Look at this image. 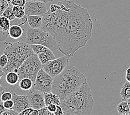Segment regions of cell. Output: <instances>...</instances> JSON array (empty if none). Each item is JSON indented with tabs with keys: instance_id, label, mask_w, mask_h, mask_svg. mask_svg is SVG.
Segmentation results:
<instances>
[{
	"instance_id": "cell-27",
	"label": "cell",
	"mask_w": 130,
	"mask_h": 115,
	"mask_svg": "<svg viewBox=\"0 0 130 115\" xmlns=\"http://www.w3.org/2000/svg\"><path fill=\"white\" fill-rule=\"evenodd\" d=\"M26 2V0H12L11 5L13 6H20L23 7L25 6Z\"/></svg>"
},
{
	"instance_id": "cell-20",
	"label": "cell",
	"mask_w": 130,
	"mask_h": 115,
	"mask_svg": "<svg viewBox=\"0 0 130 115\" xmlns=\"http://www.w3.org/2000/svg\"><path fill=\"white\" fill-rule=\"evenodd\" d=\"M117 111L120 114H130V110L126 100H122L117 106Z\"/></svg>"
},
{
	"instance_id": "cell-42",
	"label": "cell",
	"mask_w": 130,
	"mask_h": 115,
	"mask_svg": "<svg viewBox=\"0 0 130 115\" xmlns=\"http://www.w3.org/2000/svg\"><path fill=\"white\" fill-rule=\"evenodd\" d=\"M27 1H41V0H26Z\"/></svg>"
},
{
	"instance_id": "cell-30",
	"label": "cell",
	"mask_w": 130,
	"mask_h": 115,
	"mask_svg": "<svg viewBox=\"0 0 130 115\" xmlns=\"http://www.w3.org/2000/svg\"><path fill=\"white\" fill-rule=\"evenodd\" d=\"M34 110H35V108H33L31 107L27 108L26 109L21 112L19 113V115H31Z\"/></svg>"
},
{
	"instance_id": "cell-13",
	"label": "cell",
	"mask_w": 130,
	"mask_h": 115,
	"mask_svg": "<svg viewBox=\"0 0 130 115\" xmlns=\"http://www.w3.org/2000/svg\"><path fill=\"white\" fill-rule=\"evenodd\" d=\"M12 100L14 106L13 108L18 113H20L27 108L30 107V104L27 95H19L16 93L12 94Z\"/></svg>"
},
{
	"instance_id": "cell-31",
	"label": "cell",
	"mask_w": 130,
	"mask_h": 115,
	"mask_svg": "<svg viewBox=\"0 0 130 115\" xmlns=\"http://www.w3.org/2000/svg\"><path fill=\"white\" fill-rule=\"evenodd\" d=\"M18 114H19V113H18L17 111H15L13 108L6 110L2 114V115H18Z\"/></svg>"
},
{
	"instance_id": "cell-16",
	"label": "cell",
	"mask_w": 130,
	"mask_h": 115,
	"mask_svg": "<svg viewBox=\"0 0 130 115\" xmlns=\"http://www.w3.org/2000/svg\"><path fill=\"white\" fill-rule=\"evenodd\" d=\"M23 30L20 25L11 26L8 30V36L12 39H18L22 36Z\"/></svg>"
},
{
	"instance_id": "cell-37",
	"label": "cell",
	"mask_w": 130,
	"mask_h": 115,
	"mask_svg": "<svg viewBox=\"0 0 130 115\" xmlns=\"http://www.w3.org/2000/svg\"><path fill=\"white\" fill-rule=\"evenodd\" d=\"M21 20V21H22V23L20 24H19L20 26H22V25H23V24H25L27 22V15H26L25 16H24V17H23L22 18V19Z\"/></svg>"
},
{
	"instance_id": "cell-8",
	"label": "cell",
	"mask_w": 130,
	"mask_h": 115,
	"mask_svg": "<svg viewBox=\"0 0 130 115\" xmlns=\"http://www.w3.org/2000/svg\"><path fill=\"white\" fill-rule=\"evenodd\" d=\"M69 64V58L64 55L51 60L42 65V69L52 77H55L60 74Z\"/></svg>"
},
{
	"instance_id": "cell-28",
	"label": "cell",
	"mask_w": 130,
	"mask_h": 115,
	"mask_svg": "<svg viewBox=\"0 0 130 115\" xmlns=\"http://www.w3.org/2000/svg\"><path fill=\"white\" fill-rule=\"evenodd\" d=\"M9 5L5 0H0V15H1L3 12L7 8Z\"/></svg>"
},
{
	"instance_id": "cell-36",
	"label": "cell",
	"mask_w": 130,
	"mask_h": 115,
	"mask_svg": "<svg viewBox=\"0 0 130 115\" xmlns=\"http://www.w3.org/2000/svg\"><path fill=\"white\" fill-rule=\"evenodd\" d=\"M6 110L7 109H6L4 106V105H3V102H0V114L2 115L3 113H4Z\"/></svg>"
},
{
	"instance_id": "cell-40",
	"label": "cell",
	"mask_w": 130,
	"mask_h": 115,
	"mask_svg": "<svg viewBox=\"0 0 130 115\" xmlns=\"http://www.w3.org/2000/svg\"><path fill=\"white\" fill-rule=\"evenodd\" d=\"M126 101H127V102L128 105V106H129V110H130V98H128V100H127Z\"/></svg>"
},
{
	"instance_id": "cell-41",
	"label": "cell",
	"mask_w": 130,
	"mask_h": 115,
	"mask_svg": "<svg viewBox=\"0 0 130 115\" xmlns=\"http://www.w3.org/2000/svg\"><path fill=\"white\" fill-rule=\"evenodd\" d=\"M5 1L7 2L8 4H11V2H12V0H5Z\"/></svg>"
},
{
	"instance_id": "cell-39",
	"label": "cell",
	"mask_w": 130,
	"mask_h": 115,
	"mask_svg": "<svg viewBox=\"0 0 130 115\" xmlns=\"http://www.w3.org/2000/svg\"><path fill=\"white\" fill-rule=\"evenodd\" d=\"M53 1V0H41V1L44 2L45 4H47V3L52 2Z\"/></svg>"
},
{
	"instance_id": "cell-2",
	"label": "cell",
	"mask_w": 130,
	"mask_h": 115,
	"mask_svg": "<svg viewBox=\"0 0 130 115\" xmlns=\"http://www.w3.org/2000/svg\"><path fill=\"white\" fill-rule=\"evenodd\" d=\"M71 0H64L52 4L43 16L41 29L47 31L56 40L59 51L64 44L65 35L69 20Z\"/></svg>"
},
{
	"instance_id": "cell-33",
	"label": "cell",
	"mask_w": 130,
	"mask_h": 115,
	"mask_svg": "<svg viewBox=\"0 0 130 115\" xmlns=\"http://www.w3.org/2000/svg\"><path fill=\"white\" fill-rule=\"evenodd\" d=\"M64 114L63 111L60 105H57L56 111L54 112V115H63Z\"/></svg>"
},
{
	"instance_id": "cell-5",
	"label": "cell",
	"mask_w": 130,
	"mask_h": 115,
	"mask_svg": "<svg viewBox=\"0 0 130 115\" xmlns=\"http://www.w3.org/2000/svg\"><path fill=\"white\" fill-rule=\"evenodd\" d=\"M4 54L7 56L8 63L3 68L6 74L10 71H18V68L24 61L32 51L30 45L26 42L18 41L14 43L5 42Z\"/></svg>"
},
{
	"instance_id": "cell-38",
	"label": "cell",
	"mask_w": 130,
	"mask_h": 115,
	"mask_svg": "<svg viewBox=\"0 0 130 115\" xmlns=\"http://www.w3.org/2000/svg\"><path fill=\"white\" fill-rule=\"evenodd\" d=\"M31 115H39L38 110H37V109L34 110V111H33V112L32 113Z\"/></svg>"
},
{
	"instance_id": "cell-4",
	"label": "cell",
	"mask_w": 130,
	"mask_h": 115,
	"mask_svg": "<svg viewBox=\"0 0 130 115\" xmlns=\"http://www.w3.org/2000/svg\"><path fill=\"white\" fill-rule=\"evenodd\" d=\"M86 82L85 76L78 68L68 65L62 72L54 77L52 92L57 95L61 102Z\"/></svg>"
},
{
	"instance_id": "cell-32",
	"label": "cell",
	"mask_w": 130,
	"mask_h": 115,
	"mask_svg": "<svg viewBox=\"0 0 130 115\" xmlns=\"http://www.w3.org/2000/svg\"><path fill=\"white\" fill-rule=\"evenodd\" d=\"M4 75H6V74L4 72V71H3L2 68L0 67V80H1V77ZM4 92V88H3V87L1 85V84H0V97H1L2 94Z\"/></svg>"
},
{
	"instance_id": "cell-3",
	"label": "cell",
	"mask_w": 130,
	"mask_h": 115,
	"mask_svg": "<svg viewBox=\"0 0 130 115\" xmlns=\"http://www.w3.org/2000/svg\"><path fill=\"white\" fill-rule=\"evenodd\" d=\"M94 105L92 92L87 82L61 102L60 106L66 115H89Z\"/></svg>"
},
{
	"instance_id": "cell-35",
	"label": "cell",
	"mask_w": 130,
	"mask_h": 115,
	"mask_svg": "<svg viewBox=\"0 0 130 115\" xmlns=\"http://www.w3.org/2000/svg\"><path fill=\"white\" fill-rule=\"evenodd\" d=\"M125 78L127 81L130 83V67L128 68L126 70Z\"/></svg>"
},
{
	"instance_id": "cell-26",
	"label": "cell",
	"mask_w": 130,
	"mask_h": 115,
	"mask_svg": "<svg viewBox=\"0 0 130 115\" xmlns=\"http://www.w3.org/2000/svg\"><path fill=\"white\" fill-rule=\"evenodd\" d=\"M39 115H54V113L49 111L47 106H45L43 107L38 110Z\"/></svg>"
},
{
	"instance_id": "cell-12",
	"label": "cell",
	"mask_w": 130,
	"mask_h": 115,
	"mask_svg": "<svg viewBox=\"0 0 130 115\" xmlns=\"http://www.w3.org/2000/svg\"><path fill=\"white\" fill-rule=\"evenodd\" d=\"M33 52L38 56L42 65L56 58L53 51L46 46L41 44L30 45Z\"/></svg>"
},
{
	"instance_id": "cell-34",
	"label": "cell",
	"mask_w": 130,
	"mask_h": 115,
	"mask_svg": "<svg viewBox=\"0 0 130 115\" xmlns=\"http://www.w3.org/2000/svg\"><path fill=\"white\" fill-rule=\"evenodd\" d=\"M47 107L49 111H51L52 113H54V112L56 111L57 105L55 104H50L47 106Z\"/></svg>"
},
{
	"instance_id": "cell-19",
	"label": "cell",
	"mask_w": 130,
	"mask_h": 115,
	"mask_svg": "<svg viewBox=\"0 0 130 115\" xmlns=\"http://www.w3.org/2000/svg\"><path fill=\"white\" fill-rule=\"evenodd\" d=\"M10 27V21L6 17L0 15V30L4 33L8 35V30Z\"/></svg>"
},
{
	"instance_id": "cell-11",
	"label": "cell",
	"mask_w": 130,
	"mask_h": 115,
	"mask_svg": "<svg viewBox=\"0 0 130 115\" xmlns=\"http://www.w3.org/2000/svg\"><path fill=\"white\" fill-rule=\"evenodd\" d=\"M30 104V107L35 109L39 110L45 106L44 93L32 88L28 91L27 94Z\"/></svg>"
},
{
	"instance_id": "cell-21",
	"label": "cell",
	"mask_w": 130,
	"mask_h": 115,
	"mask_svg": "<svg viewBox=\"0 0 130 115\" xmlns=\"http://www.w3.org/2000/svg\"><path fill=\"white\" fill-rule=\"evenodd\" d=\"M19 86L20 89L23 91H28L33 88V82L29 78L25 77L20 80Z\"/></svg>"
},
{
	"instance_id": "cell-7",
	"label": "cell",
	"mask_w": 130,
	"mask_h": 115,
	"mask_svg": "<svg viewBox=\"0 0 130 115\" xmlns=\"http://www.w3.org/2000/svg\"><path fill=\"white\" fill-rule=\"evenodd\" d=\"M42 68V64L38 56L32 50L26 59L18 68L17 73L19 75L20 81L23 78H29L33 84L35 81L37 74Z\"/></svg>"
},
{
	"instance_id": "cell-14",
	"label": "cell",
	"mask_w": 130,
	"mask_h": 115,
	"mask_svg": "<svg viewBox=\"0 0 130 115\" xmlns=\"http://www.w3.org/2000/svg\"><path fill=\"white\" fill-rule=\"evenodd\" d=\"M27 22L30 27L33 28H41L43 23L42 15H29L27 16Z\"/></svg>"
},
{
	"instance_id": "cell-22",
	"label": "cell",
	"mask_w": 130,
	"mask_h": 115,
	"mask_svg": "<svg viewBox=\"0 0 130 115\" xmlns=\"http://www.w3.org/2000/svg\"><path fill=\"white\" fill-rule=\"evenodd\" d=\"M13 12L16 18L21 20L22 18L25 16V12L24 8L20 6H13L12 7Z\"/></svg>"
},
{
	"instance_id": "cell-25",
	"label": "cell",
	"mask_w": 130,
	"mask_h": 115,
	"mask_svg": "<svg viewBox=\"0 0 130 115\" xmlns=\"http://www.w3.org/2000/svg\"><path fill=\"white\" fill-rule=\"evenodd\" d=\"M8 63V58L7 56L5 54L0 55V67H1L2 69L4 68L6 65Z\"/></svg>"
},
{
	"instance_id": "cell-24",
	"label": "cell",
	"mask_w": 130,
	"mask_h": 115,
	"mask_svg": "<svg viewBox=\"0 0 130 115\" xmlns=\"http://www.w3.org/2000/svg\"><path fill=\"white\" fill-rule=\"evenodd\" d=\"M12 98V94L10 92H4L2 94L1 97V101L2 102H4L6 101H8L11 100Z\"/></svg>"
},
{
	"instance_id": "cell-23",
	"label": "cell",
	"mask_w": 130,
	"mask_h": 115,
	"mask_svg": "<svg viewBox=\"0 0 130 115\" xmlns=\"http://www.w3.org/2000/svg\"><path fill=\"white\" fill-rule=\"evenodd\" d=\"M2 16H4L10 20V21L14 20L16 18V17L13 12V10H12V7L8 6V7L3 12L2 14L1 15Z\"/></svg>"
},
{
	"instance_id": "cell-15",
	"label": "cell",
	"mask_w": 130,
	"mask_h": 115,
	"mask_svg": "<svg viewBox=\"0 0 130 115\" xmlns=\"http://www.w3.org/2000/svg\"><path fill=\"white\" fill-rule=\"evenodd\" d=\"M44 101L46 106L50 104H55L56 105H60L61 101L59 96L54 93L50 92L44 94Z\"/></svg>"
},
{
	"instance_id": "cell-1",
	"label": "cell",
	"mask_w": 130,
	"mask_h": 115,
	"mask_svg": "<svg viewBox=\"0 0 130 115\" xmlns=\"http://www.w3.org/2000/svg\"><path fill=\"white\" fill-rule=\"evenodd\" d=\"M93 22L88 10L70 2V11L64 44L59 51L70 58L91 38Z\"/></svg>"
},
{
	"instance_id": "cell-6",
	"label": "cell",
	"mask_w": 130,
	"mask_h": 115,
	"mask_svg": "<svg viewBox=\"0 0 130 115\" xmlns=\"http://www.w3.org/2000/svg\"><path fill=\"white\" fill-rule=\"evenodd\" d=\"M26 43L29 45L41 44L50 49L53 52L59 50V46L56 40L51 34L41 28H27Z\"/></svg>"
},
{
	"instance_id": "cell-17",
	"label": "cell",
	"mask_w": 130,
	"mask_h": 115,
	"mask_svg": "<svg viewBox=\"0 0 130 115\" xmlns=\"http://www.w3.org/2000/svg\"><path fill=\"white\" fill-rule=\"evenodd\" d=\"M6 81L8 84L11 85H16L20 81L19 75L17 72L10 71L6 74Z\"/></svg>"
},
{
	"instance_id": "cell-10",
	"label": "cell",
	"mask_w": 130,
	"mask_h": 115,
	"mask_svg": "<svg viewBox=\"0 0 130 115\" xmlns=\"http://www.w3.org/2000/svg\"><path fill=\"white\" fill-rule=\"evenodd\" d=\"M45 4L41 1H27L23 7L25 14L27 16L33 15L43 16L48 12Z\"/></svg>"
},
{
	"instance_id": "cell-18",
	"label": "cell",
	"mask_w": 130,
	"mask_h": 115,
	"mask_svg": "<svg viewBox=\"0 0 130 115\" xmlns=\"http://www.w3.org/2000/svg\"><path fill=\"white\" fill-rule=\"evenodd\" d=\"M120 94L122 100H127L130 98V83L126 81L123 85Z\"/></svg>"
},
{
	"instance_id": "cell-9",
	"label": "cell",
	"mask_w": 130,
	"mask_h": 115,
	"mask_svg": "<svg viewBox=\"0 0 130 115\" xmlns=\"http://www.w3.org/2000/svg\"><path fill=\"white\" fill-rule=\"evenodd\" d=\"M53 79L42 68L37 74L33 88L43 92L44 94L52 92Z\"/></svg>"
},
{
	"instance_id": "cell-29",
	"label": "cell",
	"mask_w": 130,
	"mask_h": 115,
	"mask_svg": "<svg viewBox=\"0 0 130 115\" xmlns=\"http://www.w3.org/2000/svg\"><path fill=\"white\" fill-rule=\"evenodd\" d=\"M3 105H4V106L6 109H11V108H13L14 106L13 101L11 99L10 100L4 101L3 102Z\"/></svg>"
}]
</instances>
